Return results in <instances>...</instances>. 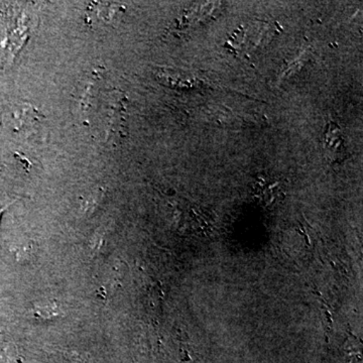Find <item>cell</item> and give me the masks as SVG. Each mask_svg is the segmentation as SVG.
<instances>
[{
	"instance_id": "1",
	"label": "cell",
	"mask_w": 363,
	"mask_h": 363,
	"mask_svg": "<svg viewBox=\"0 0 363 363\" xmlns=\"http://www.w3.org/2000/svg\"><path fill=\"white\" fill-rule=\"evenodd\" d=\"M324 149L326 157L333 164H338L346 157L345 142L337 124L329 123L324 133Z\"/></svg>"
},
{
	"instance_id": "2",
	"label": "cell",
	"mask_w": 363,
	"mask_h": 363,
	"mask_svg": "<svg viewBox=\"0 0 363 363\" xmlns=\"http://www.w3.org/2000/svg\"><path fill=\"white\" fill-rule=\"evenodd\" d=\"M320 301H321L322 308H323L325 317H326L327 335H328L329 331L332 330V326H333V320H332V318L333 317H332L330 308H329V306L326 304V302H325L323 298L320 297Z\"/></svg>"
},
{
	"instance_id": "3",
	"label": "cell",
	"mask_w": 363,
	"mask_h": 363,
	"mask_svg": "<svg viewBox=\"0 0 363 363\" xmlns=\"http://www.w3.org/2000/svg\"><path fill=\"white\" fill-rule=\"evenodd\" d=\"M2 212H4V209H0V217H1Z\"/></svg>"
}]
</instances>
